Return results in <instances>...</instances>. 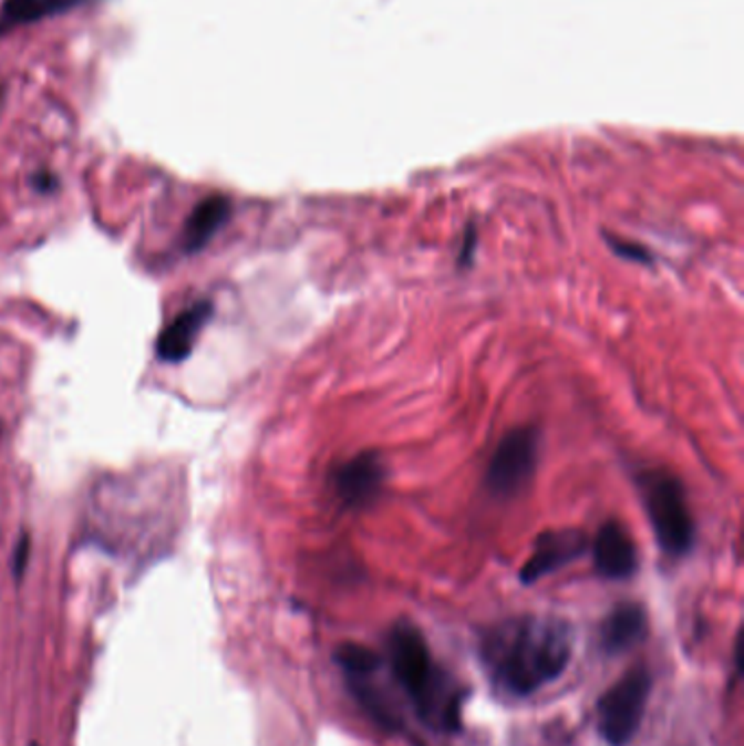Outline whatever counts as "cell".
<instances>
[{"instance_id": "15", "label": "cell", "mask_w": 744, "mask_h": 746, "mask_svg": "<svg viewBox=\"0 0 744 746\" xmlns=\"http://www.w3.org/2000/svg\"><path fill=\"white\" fill-rule=\"evenodd\" d=\"M29 552H31V539L29 535H22L16 543V550H13V559H11V566H13V577L16 579H22L24 570H27V563H29Z\"/></svg>"}, {"instance_id": "11", "label": "cell", "mask_w": 744, "mask_h": 746, "mask_svg": "<svg viewBox=\"0 0 744 746\" xmlns=\"http://www.w3.org/2000/svg\"><path fill=\"white\" fill-rule=\"evenodd\" d=\"M231 215V204L224 195H210L190 213L184 227V247L188 253L202 251L215 234L227 224Z\"/></svg>"}, {"instance_id": "1", "label": "cell", "mask_w": 744, "mask_h": 746, "mask_svg": "<svg viewBox=\"0 0 744 746\" xmlns=\"http://www.w3.org/2000/svg\"><path fill=\"white\" fill-rule=\"evenodd\" d=\"M572 657V629L548 615L512 618L483 635L480 660L496 690L528 696L555 681Z\"/></svg>"}, {"instance_id": "3", "label": "cell", "mask_w": 744, "mask_h": 746, "mask_svg": "<svg viewBox=\"0 0 744 746\" xmlns=\"http://www.w3.org/2000/svg\"><path fill=\"white\" fill-rule=\"evenodd\" d=\"M638 485L660 548L670 557H685L694 546V520L681 480L651 469L638 476Z\"/></svg>"}, {"instance_id": "13", "label": "cell", "mask_w": 744, "mask_h": 746, "mask_svg": "<svg viewBox=\"0 0 744 746\" xmlns=\"http://www.w3.org/2000/svg\"><path fill=\"white\" fill-rule=\"evenodd\" d=\"M334 662L337 666H341L343 671L348 672L350 678H359V676H372L373 672L380 669V655L363 646V644H341L334 651Z\"/></svg>"}, {"instance_id": "12", "label": "cell", "mask_w": 744, "mask_h": 746, "mask_svg": "<svg viewBox=\"0 0 744 746\" xmlns=\"http://www.w3.org/2000/svg\"><path fill=\"white\" fill-rule=\"evenodd\" d=\"M85 0H4L0 9V31H11L64 13Z\"/></svg>"}, {"instance_id": "10", "label": "cell", "mask_w": 744, "mask_h": 746, "mask_svg": "<svg viewBox=\"0 0 744 746\" xmlns=\"http://www.w3.org/2000/svg\"><path fill=\"white\" fill-rule=\"evenodd\" d=\"M649 631L647 613L642 604L638 602H622L613 607V611L604 618L600 638H602V649L609 655H620L638 646Z\"/></svg>"}, {"instance_id": "5", "label": "cell", "mask_w": 744, "mask_h": 746, "mask_svg": "<svg viewBox=\"0 0 744 746\" xmlns=\"http://www.w3.org/2000/svg\"><path fill=\"white\" fill-rule=\"evenodd\" d=\"M539 435L533 426L514 428L494 449L485 485L496 498H514L533 480L537 469Z\"/></svg>"}, {"instance_id": "7", "label": "cell", "mask_w": 744, "mask_h": 746, "mask_svg": "<svg viewBox=\"0 0 744 746\" xmlns=\"http://www.w3.org/2000/svg\"><path fill=\"white\" fill-rule=\"evenodd\" d=\"M384 483V463L375 452H361L339 465L332 476L337 496L345 507L363 509L378 498Z\"/></svg>"}, {"instance_id": "8", "label": "cell", "mask_w": 744, "mask_h": 746, "mask_svg": "<svg viewBox=\"0 0 744 746\" xmlns=\"http://www.w3.org/2000/svg\"><path fill=\"white\" fill-rule=\"evenodd\" d=\"M596 572L609 581H627L638 570V550L629 530L618 522L609 520L598 528L595 537Z\"/></svg>"}, {"instance_id": "18", "label": "cell", "mask_w": 744, "mask_h": 746, "mask_svg": "<svg viewBox=\"0 0 744 746\" xmlns=\"http://www.w3.org/2000/svg\"><path fill=\"white\" fill-rule=\"evenodd\" d=\"M31 746H38V745H31Z\"/></svg>"}, {"instance_id": "14", "label": "cell", "mask_w": 744, "mask_h": 746, "mask_svg": "<svg viewBox=\"0 0 744 746\" xmlns=\"http://www.w3.org/2000/svg\"><path fill=\"white\" fill-rule=\"evenodd\" d=\"M604 238H607L609 247L613 249V253H618V256H622L627 260H633V262H642V265H651L653 262V253L644 245H640L636 240H627L622 236H611V234H607Z\"/></svg>"}, {"instance_id": "17", "label": "cell", "mask_w": 744, "mask_h": 746, "mask_svg": "<svg viewBox=\"0 0 744 746\" xmlns=\"http://www.w3.org/2000/svg\"><path fill=\"white\" fill-rule=\"evenodd\" d=\"M35 186L42 188V190H53L55 188V179L53 177H38Z\"/></svg>"}, {"instance_id": "6", "label": "cell", "mask_w": 744, "mask_h": 746, "mask_svg": "<svg viewBox=\"0 0 744 746\" xmlns=\"http://www.w3.org/2000/svg\"><path fill=\"white\" fill-rule=\"evenodd\" d=\"M588 535L579 528L564 530H546L537 537L530 557L521 566L520 581L524 586H533L539 579L561 570L564 566L577 561L588 550Z\"/></svg>"}, {"instance_id": "4", "label": "cell", "mask_w": 744, "mask_h": 746, "mask_svg": "<svg viewBox=\"0 0 744 746\" xmlns=\"http://www.w3.org/2000/svg\"><path fill=\"white\" fill-rule=\"evenodd\" d=\"M653 687V676L644 666L631 669L620 676L598 703V732L609 746H627L638 734L649 694Z\"/></svg>"}, {"instance_id": "16", "label": "cell", "mask_w": 744, "mask_h": 746, "mask_svg": "<svg viewBox=\"0 0 744 746\" xmlns=\"http://www.w3.org/2000/svg\"><path fill=\"white\" fill-rule=\"evenodd\" d=\"M474 245H476V231H474V227H469L465 231V236H463V245H461V253H458V265H467L472 260Z\"/></svg>"}, {"instance_id": "9", "label": "cell", "mask_w": 744, "mask_h": 746, "mask_svg": "<svg viewBox=\"0 0 744 746\" xmlns=\"http://www.w3.org/2000/svg\"><path fill=\"white\" fill-rule=\"evenodd\" d=\"M213 317V303L210 301H199L184 310L179 317L170 321L162 330L155 343V354L164 363H182L186 361L197 343V336L206 328V323Z\"/></svg>"}, {"instance_id": "2", "label": "cell", "mask_w": 744, "mask_h": 746, "mask_svg": "<svg viewBox=\"0 0 744 746\" xmlns=\"http://www.w3.org/2000/svg\"><path fill=\"white\" fill-rule=\"evenodd\" d=\"M389 662L417 716L428 727L450 734L461 729L463 692L433 662L428 644L415 624L397 622L391 629Z\"/></svg>"}]
</instances>
